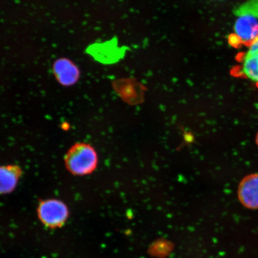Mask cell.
<instances>
[{
    "label": "cell",
    "mask_w": 258,
    "mask_h": 258,
    "mask_svg": "<svg viewBox=\"0 0 258 258\" xmlns=\"http://www.w3.org/2000/svg\"><path fill=\"white\" fill-rule=\"evenodd\" d=\"M51 69L56 82L63 87L75 86L81 78L79 67L68 57L57 58L52 63Z\"/></svg>",
    "instance_id": "5"
},
{
    "label": "cell",
    "mask_w": 258,
    "mask_h": 258,
    "mask_svg": "<svg viewBox=\"0 0 258 258\" xmlns=\"http://www.w3.org/2000/svg\"><path fill=\"white\" fill-rule=\"evenodd\" d=\"M68 170L74 175H89L98 165V157L95 148L86 143L74 144L64 156Z\"/></svg>",
    "instance_id": "2"
},
{
    "label": "cell",
    "mask_w": 258,
    "mask_h": 258,
    "mask_svg": "<svg viewBox=\"0 0 258 258\" xmlns=\"http://www.w3.org/2000/svg\"><path fill=\"white\" fill-rule=\"evenodd\" d=\"M237 16L234 34L230 35L231 46H249L258 37V0H250L235 12Z\"/></svg>",
    "instance_id": "1"
},
{
    "label": "cell",
    "mask_w": 258,
    "mask_h": 258,
    "mask_svg": "<svg viewBox=\"0 0 258 258\" xmlns=\"http://www.w3.org/2000/svg\"><path fill=\"white\" fill-rule=\"evenodd\" d=\"M22 173L21 167L17 165L0 166V195H7L14 191Z\"/></svg>",
    "instance_id": "7"
},
{
    "label": "cell",
    "mask_w": 258,
    "mask_h": 258,
    "mask_svg": "<svg viewBox=\"0 0 258 258\" xmlns=\"http://www.w3.org/2000/svg\"><path fill=\"white\" fill-rule=\"evenodd\" d=\"M238 197L245 208L258 209V174H251L241 180L238 186Z\"/></svg>",
    "instance_id": "6"
},
{
    "label": "cell",
    "mask_w": 258,
    "mask_h": 258,
    "mask_svg": "<svg viewBox=\"0 0 258 258\" xmlns=\"http://www.w3.org/2000/svg\"><path fill=\"white\" fill-rule=\"evenodd\" d=\"M69 209L62 202L56 199H48L39 203L38 215L41 221L48 227L62 226L69 217Z\"/></svg>",
    "instance_id": "3"
},
{
    "label": "cell",
    "mask_w": 258,
    "mask_h": 258,
    "mask_svg": "<svg viewBox=\"0 0 258 258\" xmlns=\"http://www.w3.org/2000/svg\"><path fill=\"white\" fill-rule=\"evenodd\" d=\"M248 47L247 51L238 56V64L233 73L235 76L249 80L258 87V37Z\"/></svg>",
    "instance_id": "4"
},
{
    "label": "cell",
    "mask_w": 258,
    "mask_h": 258,
    "mask_svg": "<svg viewBox=\"0 0 258 258\" xmlns=\"http://www.w3.org/2000/svg\"><path fill=\"white\" fill-rule=\"evenodd\" d=\"M256 143L258 146V132H257V134L256 137Z\"/></svg>",
    "instance_id": "8"
}]
</instances>
